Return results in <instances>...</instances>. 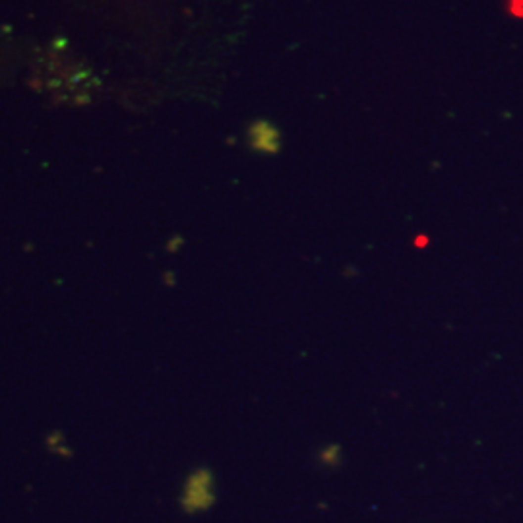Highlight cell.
I'll return each instance as SVG.
<instances>
[{
    "label": "cell",
    "instance_id": "1",
    "mask_svg": "<svg viewBox=\"0 0 523 523\" xmlns=\"http://www.w3.org/2000/svg\"><path fill=\"white\" fill-rule=\"evenodd\" d=\"M215 502V480L207 469H198L186 478L181 504L188 514L207 510Z\"/></svg>",
    "mask_w": 523,
    "mask_h": 523
},
{
    "label": "cell",
    "instance_id": "2",
    "mask_svg": "<svg viewBox=\"0 0 523 523\" xmlns=\"http://www.w3.org/2000/svg\"><path fill=\"white\" fill-rule=\"evenodd\" d=\"M320 457H322L324 463H328V465H335V463L339 461V457H341V450H339V446H328V448L322 450Z\"/></svg>",
    "mask_w": 523,
    "mask_h": 523
}]
</instances>
